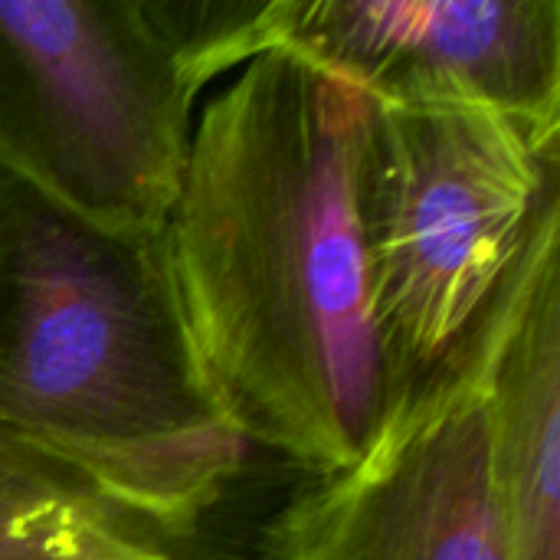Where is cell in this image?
<instances>
[{
  "instance_id": "6da1fadb",
  "label": "cell",
  "mask_w": 560,
  "mask_h": 560,
  "mask_svg": "<svg viewBox=\"0 0 560 560\" xmlns=\"http://www.w3.org/2000/svg\"><path fill=\"white\" fill-rule=\"evenodd\" d=\"M368 98L272 43L203 108L161 240L230 427L308 476L397 420L364 299L354 161Z\"/></svg>"
},
{
  "instance_id": "7a4b0ae2",
  "label": "cell",
  "mask_w": 560,
  "mask_h": 560,
  "mask_svg": "<svg viewBox=\"0 0 560 560\" xmlns=\"http://www.w3.org/2000/svg\"><path fill=\"white\" fill-rule=\"evenodd\" d=\"M0 446L180 545L249 459L194 351L161 233H102L7 174Z\"/></svg>"
},
{
  "instance_id": "3957f363",
  "label": "cell",
  "mask_w": 560,
  "mask_h": 560,
  "mask_svg": "<svg viewBox=\"0 0 560 560\" xmlns=\"http://www.w3.org/2000/svg\"><path fill=\"white\" fill-rule=\"evenodd\" d=\"M276 0H0V174L112 236H158L194 102L272 46Z\"/></svg>"
},
{
  "instance_id": "277c9868",
  "label": "cell",
  "mask_w": 560,
  "mask_h": 560,
  "mask_svg": "<svg viewBox=\"0 0 560 560\" xmlns=\"http://www.w3.org/2000/svg\"><path fill=\"white\" fill-rule=\"evenodd\" d=\"M354 207L368 318L400 417L476 351L560 233V125L368 98Z\"/></svg>"
},
{
  "instance_id": "5b68a950",
  "label": "cell",
  "mask_w": 560,
  "mask_h": 560,
  "mask_svg": "<svg viewBox=\"0 0 560 560\" xmlns=\"http://www.w3.org/2000/svg\"><path fill=\"white\" fill-rule=\"evenodd\" d=\"M482 348L420 390L354 466L308 476L259 532L256 560H502Z\"/></svg>"
},
{
  "instance_id": "8992f818",
  "label": "cell",
  "mask_w": 560,
  "mask_h": 560,
  "mask_svg": "<svg viewBox=\"0 0 560 560\" xmlns=\"http://www.w3.org/2000/svg\"><path fill=\"white\" fill-rule=\"evenodd\" d=\"M272 43L374 105L560 125V0H276Z\"/></svg>"
},
{
  "instance_id": "52a82bcc",
  "label": "cell",
  "mask_w": 560,
  "mask_h": 560,
  "mask_svg": "<svg viewBox=\"0 0 560 560\" xmlns=\"http://www.w3.org/2000/svg\"><path fill=\"white\" fill-rule=\"evenodd\" d=\"M482 361L502 560H560V233L495 315Z\"/></svg>"
},
{
  "instance_id": "ba28073f",
  "label": "cell",
  "mask_w": 560,
  "mask_h": 560,
  "mask_svg": "<svg viewBox=\"0 0 560 560\" xmlns=\"http://www.w3.org/2000/svg\"><path fill=\"white\" fill-rule=\"evenodd\" d=\"M0 560H197L75 476L0 446Z\"/></svg>"
}]
</instances>
